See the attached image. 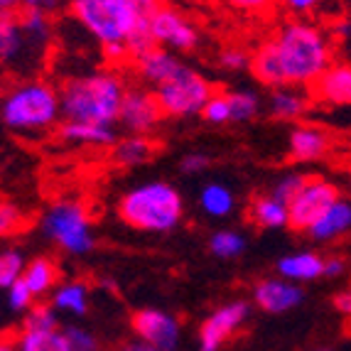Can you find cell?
Wrapping results in <instances>:
<instances>
[{
    "label": "cell",
    "instance_id": "cell-1",
    "mask_svg": "<svg viewBox=\"0 0 351 351\" xmlns=\"http://www.w3.org/2000/svg\"><path fill=\"white\" fill-rule=\"evenodd\" d=\"M332 64V37L315 23L290 20L253 52L251 71L270 91L282 86L310 88Z\"/></svg>",
    "mask_w": 351,
    "mask_h": 351
},
{
    "label": "cell",
    "instance_id": "cell-2",
    "mask_svg": "<svg viewBox=\"0 0 351 351\" xmlns=\"http://www.w3.org/2000/svg\"><path fill=\"white\" fill-rule=\"evenodd\" d=\"M160 5V0H69L66 8L101 49L125 47L133 62L158 47L150 37V18Z\"/></svg>",
    "mask_w": 351,
    "mask_h": 351
},
{
    "label": "cell",
    "instance_id": "cell-3",
    "mask_svg": "<svg viewBox=\"0 0 351 351\" xmlns=\"http://www.w3.org/2000/svg\"><path fill=\"white\" fill-rule=\"evenodd\" d=\"M125 82L116 71H91L71 76L59 86V108L64 121L116 125Z\"/></svg>",
    "mask_w": 351,
    "mask_h": 351
},
{
    "label": "cell",
    "instance_id": "cell-4",
    "mask_svg": "<svg viewBox=\"0 0 351 351\" xmlns=\"http://www.w3.org/2000/svg\"><path fill=\"white\" fill-rule=\"evenodd\" d=\"M118 217L135 231L170 234L182 223L184 199L170 182H143L121 197Z\"/></svg>",
    "mask_w": 351,
    "mask_h": 351
},
{
    "label": "cell",
    "instance_id": "cell-5",
    "mask_svg": "<svg viewBox=\"0 0 351 351\" xmlns=\"http://www.w3.org/2000/svg\"><path fill=\"white\" fill-rule=\"evenodd\" d=\"M59 88L29 79L8 88L0 99V123L15 133H42L59 123Z\"/></svg>",
    "mask_w": 351,
    "mask_h": 351
},
{
    "label": "cell",
    "instance_id": "cell-6",
    "mask_svg": "<svg viewBox=\"0 0 351 351\" xmlns=\"http://www.w3.org/2000/svg\"><path fill=\"white\" fill-rule=\"evenodd\" d=\"M42 236L74 258H84L96 248L94 223L82 202L57 199L40 219Z\"/></svg>",
    "mask_w": 351,
    "mask_h": 351
},
{
    "label": "cell",
    "instance_id": "cell-7",
    "mask_svg": "<svg viewBox=\"0 0 351 351\" xmlns=\"http://www.w3.org/2000/svg\"><path fill=\"white\" fill-rule=\"evenodd\" d=\"M214 91H217L214 84L204 74L184 64V62L165 82L152 86V94L158 99L160 111L167 118L199 116V111L204 108V104Z\"/></svg>",
    "mask_w": 351,
    "mask_h": 351
},
{
    "label": "cell",
    "instance_id": "cell-8",
    "mask_svg": "<svg viewBox=\"0 0 351 351\" xmlns=\"http://www.w3.org/2000/svg\"><path fill=\"white\" fill-rule=\"evenodd\" d=\"M337 199H339V189L334 182L310 175L304 187L287 204V228L307 234L312 223L322 217Z\"/></svg>",
    "mask_w": 351,
    "mask_h": 351
},
{
    "label": "cell",
    "instance_id": "cell-9",
    "mask_svg": "<svg viewBox=\"0 0 351 351\" xmlns=\"http://www.w3.org/2000/svg\"><path fill=\"white\" fill-rule=\"evenodd\" d=\"M150 37L152 42L170 52H192L199 47V29L194 27L180 10L170 5H160L158 12L150 18Z\"/></svg>",
    "mask_w": 351,
    "mask_h": 351
},
{
    "label": "cell",
    "instance_id": "cell-10",
    "mask_svg": "<svg viewBox=\"0 0 351 351\" xmlns=\"http://www.w3.org/2000/svg\"><path fill=\"white\" fill-rule=\"evenodd\" d=\"M251 312L253 307L248 300L219 304L199 327V351H221V346L248 322Z\"/></svg>",
    "mask_w": 351,
    "mask_h": 351
},
{
    "label": "cell",
    "instance_id": "cell-11",
    "mask_svg": "<svg viewBox=\"0 0 351 351\" xmlns=\"http://www.w3.org/2000/svg\"><path fill=\"white\" fill-rule=\"evenodd\" d=\"M133 337L147 341L160 351H177L182 339V324L175 315L158 307H143L130 315Z\"/></svg>",
    "mask_w": 351,
    "mask_h": 351
},
{
    "label": "cell",
    "instance_id": "cell-12",
    "mask_svg": "<svg viewBox=\"0 0 351 351\" xmlns=\"http://www.w3.org/2000/svg\"><path fill=\"white\" fill-rule=\"evenodd\" d=\"M158 99L147 86H128L121 101V113H118V123L128 135H150L162 121Z\"/></svg>",
    "mask_w": 351,
    "mask_h": 351
},
{
    "label": "cell",
    "instance_id": "cell-13",
    "mask_svg": "<svg viewBox=\"0 0 351 351\" xmlns=\"http://www.w3.org/2000/svg\"><path fill=\"white\" fill-rule=\"evenodd\" d=\"M253 302L258 310L268 315H285L304 302V290L298 282H290L285 278H263L253 287Z\"/></svg>",
    "mask_w": 351,
    "mask_h": 351
},
{
    "label": "cell",
    "instance_id": "cell-14",
    "mask_svg": "<svg viewBox=\"0 0 351 351\" xmlns=\"http://www.w3.org/2000/svg\"><path fill=\"white\" fill-rule=\"evenodd\" d=\"M310 96L324 106H351V64L334 62L310 86Z\"/></svg>",
    "mask_w": 351,
    "mask_h": 351
},
{
    "label": "cell",
    "instance_id": "cell-15",
    "mask_svg": "<svg viewBox=\"0 0 351 351\" xmlns=\"http://www.w3.org/2000/svg\"><path fill=\"white\" fill-rule=\"evenodd\" d=\"M329 145L327 130L319 125H295L287 135V158L293 162H315L327 155Z\"/></svg>",
    "mask_w": 351,
    "mask_h": 351
},
{
    "label": "cell",
    "instance_id": "cell-16",
    "mask_svg": "<svg viewBox=\"0 0 351 351\" xmlns=\"http://www.w3.org/2000/svg\"><path fill=\"white\" fill-rule=\"evenodd\" d=\"M57 135L64 143L86 147H113L118 143V133L113 125L82 123V121H62L57 125Z\"/></svg>",
    "mask_w": 351,
    "mask_h": 351
},
{
    "label": "cell",
    "instance_id": "cell-17",
    "mask_svg": "<svg viewBox=\"0 0 351 351\" xmlns=\"http://www.w3.org/2000/svg\"><path fill=\"white\" fill-rule=\"evenodd\" d=\"M324 270V258L315 251H298V253H287V256L278 258L276 273L280 278L290 282H312L319 280Z\"/></svg>",
    "mask_w": 351,
    "mask_h": 351
},
{
    "label": "cell",
    "instance_id": "cell-18",
    "mask_svg": "<svg viewBox=\"0 0 351 351\" xmlns=\"http://www.w3.org/2000/svg\"><path fill=\"white\" fill-rule=\"evenodd\" d=\"M351 231V202L349 199H337L322 217L317 219L310 226L307 236L317 243H329V241L339 239V236Z\"/></svg>",
    "mask_w": 351,
    "mask_h": 351
},
{
    "label": "cell",
    "instance_id": "cell-19",
    "mask_svg": "<svg viewBox=\"0 0 351 351\" xmlns=\"http://www.w3.org/2000/svg\"><path fill=\"white\" fill-rule=\"evenodd\" d=\"M59 276H62V270H59V263L54 258L37 256L32 261H27L20 280L27 285V290L40 302L42 298H47V295L54 293V287L59 285Z\"/></svg>",
    "mask_w": 351,
    "mask_h": 351
},
{
    "label": "cell",
    "instance_id": "cell-20",
    "mask_svg": "<svg viewBox=\"0 0 351 351\" xmlns=\"http://www.w3.org/2000/svg\"><path fill=\"white\" fill-rule=\"evenodd\" d=\"M180 64H182V59L177 57L175 52L162 49V47H152L150 52H145L143 57L133 59L135 74L147 84V88L158 86L160 82H165Z\"/></svg>",
    "mask_w": 351,
    "mask_h": 351
},
{
    "label": "cell",
    "instance_id": "cell-21",
    "mask_svg": "<svg viewBox=\"0 0 351 351\" xmlns=\"http://www.w3.org/2000/svg\"><path fill=\"white\" fill-rule=\"evenodd\" d=\"M312 96L298 86L273 88L268 96V111L278 121H298L310 111Z\"/></svg>",
    "mask_w": 351,
    "mask_h": 351
},
{
    "label": "cell",
    "instance_id": "cell-22",
    "mask_svg": "<svg viewBox=\"0 0 351 351\" xmlns=\"http://www.w3.org/2000/svg\"><path fill=\"white\" fill-rule=\"evenodd\" d=\"M18 351H71L64 327H20L15 334Z\"/></svg>",
    "mask_w": 351,
    "mask_h": 351
},
{
    "label": "cell",
    "instance_id": "cell-23",
    "mask_svg": "<svg viewBox=\"0 0 351 351\" xmlns=\"http://www.w3.org/2000/svg\"><path fill=\"white\" fill-rule=\"evenodd\" d=\"M49 304L59 315L84 317L88 312V285L82 280H66L54 287L49 295Z\"/></svg>",
    "mask_w": 351,
    "mask_h": 351
},
{
    "label": "cell",
    "instance_id": "cell-24",
    "mask_svg": "<svg viewBox=\"0 0 351 351\" xmlns=\"http://www.w3.org/2000/svg\"><path fill=\"white\" fill-rule=\"evenodd\" d=\"M158 145L152 143L150 135H128V138H121V141L113 145L111 158L118 167H141L147 160H152Z\"/></svg>",
    "mask_w": 351,
    "mask_h": 351
},
{
    "label": "cell",
    "instance_id": "cell-25",
    "mask_svg": "<svg viewBox=\"0 0 351 351\" xmlns=\"http://www.w3.org/2000/svg\"><path fill=\"white\" fill-rule=\"evenodd\" d=\"M248 221L258 228H285L287 226V204L276 199L273 194H258L248 204Z\"/></svg>",
    "mask_w": 351,
    "mask_h": 351
},
{
    "label": "cell",
    "instance_id": "cell-26",
    "mask_svg": "<svg viewBox=\"0 0 351 351\" xmlns=\"http://www.w3.org/2000/svg\"><path fill=\"white\" fill-rule=\"evenodd\" d=\"M18 23L25 35V42H27V47L32 52H45L49 47V42L54 37L52 15H45V12L37 10H20Z\"/></svg>",
    "mask_w": 351,
    "mask_h": 351
},
{
    "label": "cell",
    "instance_id": "cell-27",
    "mask_svg": "<svg viewBox=\"0 0 351 351\" xmlns=\"http://www.w3.org/2000/svg\"><path fill=\"white\" fill-rule=\"evenodd\" d=\"M32 49L25 42L18 15H0V64H20Z\"/></svg>",
    "mask_w": 351,
    "mask_h": 351
},
{
    "label": "cell",
    "instance_id": "cell-28",
    "mask_svg": "<svg viewBox=\"0 0 351 351\" xmlns=\"http://www.w3.org/2000/svg\"><path fill=\"white\" fill-rule=\"evenodd\" d=\"M199 206L206 217L211 219H226L236 206V197L231 187H226L223 182H209L199 192Z\"/></svg>",
    "mask_w": 351,
    "mask_h": 351
},
{
    "label": "cell",
    "instance_id": "cell-29",
    "mask_svg": "<svg viewBox=\"0 0 351 351\" xmlns=\"http://www.w3.org/2000/svg\"><path fill=\"white\" fill-rule=\"evenodd\" d=\"M248 241L241 231L234 228H219L209 236V253L211 256L221 258V261H236L246 253Z\"/></svg>",
    "mask_w": 351,
    "mask_h": 351
},
{
    "label": "cell",
    "instance_id": "cell-30",
    "mask_svg": "<svg viewBox=\"0 0 351 351\" xmlns=\"http://www.w3.org/2000/svg\"><path fill=\"white\" fill-rule=\"evenodd\" d=\"M228 101H231V123H246L253 121L261 111V96L251 88H234L228 91Z\"/></svg>",
    "mask_w": 351,
    "mask_h": 351
},
{
    "label": "cell",
    "instance_id": "cell-31",
    "mask_svg": "<svg viewBox=\"0 0 351 351\" xmlns=\"http://www.w3.org/2000/svg\"><path fill=\"white\" fill-rule=\"evenodd\" d=\"M25 265H27V261H25L23 251H18V248L0 251V293H5L8 287L23 278Z\"/></svg>",
    "mask_w": 351,
    "mask_h": 351
},
{
    "label": "cell",
    "instance_id": "cell-32",
    "mask_svg": "<svg viewBox=\"0 0 351 351\" xmlns=\"http://www.w3.org/2000/svg\"><path fill=\"white\" fill-rule=\"evenodd\" d=\"M199 118L209 125H226L231 123V101H228V91H214L204 108L199 111Z\"/></svg>",
    "mask_w": 351,
    "mask_h": 351
},
{
    "label": "cell",
    "instance_id": "cell-33",
    "mask_svg": "<svg viewBox=\"0 0 351 351\" xmlns=\"http://www.w3.org/2000/svg\"><path fill=\"white\" fill-rule=\"evenodd\" d=\"M5 304L12 315H25V312H29L35 307L37 300H35V295L27 290V285H25L23 280H18L15 285H10L5 290Z\"/></svg>",
    "mask_w": 351,
    "mask_h": 351
},
{
    "label": "cell",
    "instance_id": "cell-34",
    "mask_svg": "<svg viewBox=\"0 0 351 351\" xmlns=\"http://www.w3.org/2000/svg\"><path fill=\"white\" fill-rule=\"evenodd\" d=\"M307 177H310V175H302V172H285V175L278 177V180H276V184H273L270 194H273L276 199H280V202H285V204H290V199H293L295 194H298L300 189L304 187Z\"/></svg>",
    "mask_w": 351,
    "mask_h": 351
},
{
    "label": "cell",
    "instance_id": "cell-35",
    "mask_svg": "<svg viewBox=\"0 0 351 351\" xmlns=\"http://www.w3.org/2000/svg\"><path fill=\"white\" fill-rule=\"evenodd\" d=\"M66 341H69L71 351H101V341L91 329L82 327V324H66L64 327Z\"/></svg>",
    "mask_w": 351,
    "mask_h": 351
},
{
    "label": "cell",
    "instance_id": "cell-36",
    "mask_svg": "<svg viewBox=\"0 0 351 351\" xmlns=\"http://www.w3.org/2000/svg\"><path fill=\"white\" fill-rule=\"evenodd\" d=\"M25 226V211L10 202H0V239L15 236Z\"/></svg>",
    "mask_w": 351,
    "mask_h": 351
},
{
    "label": "cell",
    "instance_id": "cell-37",
    "mask_svg": "<svg viewBox=\"0 0 351 351\" xmlns=\"http://www.w3.org/2000/svg\"><path fill=\"white\" fill-rule=\"evenodd\" d=\"M20 327L47 329V327H62V324H59V317H57V312L52 310V304L37 302L32 310L23 315V324H20Z\"/></svg>",
    "mask_w": 351,
    "mask_h": 351
},
{
    "label": "cell",
    "instance_id": "cell-38",
    "mask_svg": "<svg viewBox=\"0 0 351 351\" xmlns=\"http://www.w3.org/2000/svg\"><path fill=\"white\" fill-rule=\"evenodd\" d=\"M251 59L253 54L243 47H226L219 52V66L223 71H246L251 69Z\"/></svg>",
    "mask_w": 351,
    "mask_h": 351
},
{
    "label": "cell",
    "instance_id": "cell-39",
    "mask_svg": "<svg viewBox=\"0 0 351 351\" xmlns=\"http://www.w3.org/2000/svg\"><path fill=\"white\" fill-rule=\"evenodd\" d=\"M209 167H211V160L204 152H187V155L180 160V170L184 172V175H202V172H206Z\"/></svg>",
    "mask_w": 351,
    "mask_h": 351
},
{
    "label": "cell",
    "instance_id": "cell-40",
    "mask_svg": "<svg viewBox=\"0 0 351 351\" xmlns=\"http://www.w3.org/2000/svg\"><path fill=\"white\" fill-rule=\"evenodd\" d=\"M226 3L234 10L246 12V15H263L278 5V0H226Z\"/></svg>",
    "mask_w": 351,
    "mask_h": 351
},
{
    "label": "cell",
    "instance_id": "cell-41",
    "mask_svg": "<svg viewBox=\"0 0 351 351\" xmlns=\"http://www.w3.org/2000/svg\"><path fill=\"white\" fill-rule=\"evenodd\" d=\"M324 0H278V5L285 12L295 15V18H302V15H310V12L319 10Z\"/></svg>",
    "mask_w": 351,
    "mask_h": 351
},
{
    "label": "cell",
    "instance_id": "cell-42",
    "mask_svg": "<svg viewBox=\"0 0 351 351\" xmlns=\"http://www.w3.org/2000/svg\"><path fill=\"white\" fill-rule=\"evenodd\" d=\"M23 3V10H37L45 12V15H57L64 5H69V0H20Z\"/></svg>",
    "mask_w": 351,
    "mask_h": 351
},
{
    "label": "cell",
    "instance_id": "cell-43",
    "mask_svg": "<svg viewBox=\"0 0 351 351\" xmlns=\"http://www.w3.org/2000/svg\"><path fill=\"white\" fill-rule=\"evenodd\" d=\"M346 273V261L341 256L324 258V270L322 278H341Z\"/></svg>",
    "mask_w": 351,
    "mask_h": 351
},
{
    "label": "cell",
    "instance_id": "cell-44",
    "mask_svg": "<svg viewBox=\"0 0 351 351\" xmlns=\"http://www.w3.org/2000/svg\"><path fill=\"white\" fill-rule=\"evenodd\" d=\"M334 307H337L339 315H344L346 319H351V290H344V293L337 295V298H334Z\"/></svg>",
    "mask_w": 351,
    "mask_h": 351
},
{
    "label": "cell",
    "instance_id": "cell-45",
    "mask_svg": "<svg viewBox=\"0 0 351 351\" xmlns=\"http://www.w3.org/2000/svg\"><path fill=\"white\" fill-rule=\"evenodd\" d=\"M116 351H160V349H155V346L147 344V341H143V339H138V337H133V339H125L123 344L118 346Z\"/></svg>",
    "mask_w": 351,
    "mask_h": 351
},
{
    "label": "cell",
    "instance_id": "cell-46",
    "mask_svg": "<svg viewBox=\"0 0 351 351\" xmlns=\"http://www.w3.org/2000/svg\"><path fill=\"white\" fill-rule=\"evenodd\" d=\"M332 35L339 37V40H349L351 37V20L349 18H339L332 25Z\"/></svg>",
    "mask_w": 351,
    "mask_h": 351
},
{
    "label": "cell",
    "instance_id": "cell-47",
    "mask_svg": "<svg viewBox=\"0 0 351 351\" xmlns=\"http://www.w3.org/2000/svg\"><path fill=\"white\" fill-rule=\"evenodd\" d=\"M23 10L20 0H0V15H18Z\"/></svg>",
    "mask_w": 351,
    "mask_h": 351
},
{
    "label": "cell",
    "instance_id": "cell-48",
    "mask_svg": "<svg viewBox=\"0 0 351 351\" xmlns=\"http://www.w3.org/2000/svg\"><path fill=\"white\" fill-rule=\"evenodd\" d=\"M0 351H18V344H15V334L0 332Z\"/></svg>",
    "mask_w": 351,
    "mask_h": 351
},
{
    "label": "cell",
    "instance_id": "cell-49",
    "mask_svg": "<svg viewBox=\"0 0 351 351\" xmlns=\"http://www.w3.org/2000/svg\"><path fill=\"white\" fill-rule=\"evenodd\" d=\"M315 351H334V349H327V346H319V349H315Z\"/></svg>",
    "mask_w": 351,
    "mask_h": 351
},
{
    "label": "cell",
    "instance_id": "cell-50",
    "mask_svg": "<svg viewBox=\"0 0 351 351\" xmlns=\"http://www.w3.org/2000/svg\"><path fill=\"white\" fill-rule=\"evenodd\" d=\"M349 177H351V170H349Z\"/></svg>",
    "mask_w": 351,
    "mask_h": 351
}]
</instances>
